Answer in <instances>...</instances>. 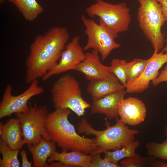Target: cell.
Masks as SVG:
<instances>
[{"label":"cell","mask_w":167,"mask_h":167,"mask_svg":"<svg viewBox=\"0 0 167 167\" xmlns=\"http://www.w3.org/2000/svg\"><path fill=\"white\" fill-rule=\"evenodd\" d=\"M65 27H54L44 35L36 36L26 61V82L42 78L60 59L69 38Z\"/></svg>","instance_id":"cell-1"},{"label":"cell","mask_w":167,"mask_h":167,"mask_svg":"<svg viewBox=\"0 0 167 167\" xmlns=\"http://www.w3.org/2000/svg\"><path fill=\"white\" fill-rule=\"evenodd\" d=\"M71 112L68 109H56L48 113L45 128L51 140L62 150L92 154L97 149L95 139L84 137L76 132L68 118Z\"/></svg>","instance_id":"cell-2"},{"label":"cell","mask_w":167,"mask_h":167,"mask_svg":"<svg viewBox=\"0 0 167 167\" xmlns=\"http://www.w3.org/2000/svg\"><path fill=\"white\" fill-rule=\"evenodd\" d=\"M116 119V123L112 126L106 121V128L102 131L94 129L84 118L78 123V130L79 133L95 136L97 149L92 155L118 149L134 141L135 135L138 134L139 131L130 129L121 119L117 117Z\"/></svg>","instance_id":"cell-3"},{"label":"cell","mask_w":167,"mask_h":167,"mask_svg":"<svg viewBox=\"0 0 167 167\" xmlns=\"http://www.w3.org/2000/svg\"><path fill=\"white\" fill-rule=\"evenodd\" d=\"M51 93L55 109H69L78 117L84 116L91 106L82 97L79 81L69 74L63 75L53 84Z\"/></svg>","instance_id":"cell-4"},{"label":"cell","mask_w":167,"mask_h":167,"mask_svg":"<svg viewBox=\"0 0 167 167\" xmlns=\"http://www.w3.org/2000/svg\"><path fill=\"white\" fill-rule=\"evenodd\" d=\"M139 4L137 18L139 26L151 42L153 54L159 53L163 47L165 34L161 27L166 20L160 4L156 0H137Z\"/></svg>","instance_id":"cell-5"},{"label":"cell","mask_w":167,"mask_h":167,"mask_svg":"<svg viewBox=\"0 0 167 167\" xmlns=\"http://www.w3.org/2000/svg\"><path fill=\"white\" fill-rule=\"evenodd\" d=\"M95 1L86 9L89 17H98L99 21L114 33L128 30L131 19L130 9L126 2L113 4L103 0Z\"/></svg>","instance_id":"cell-6"},{"label":"cell","mask_w":167,"mask_h":167,"mask_svg":"<svg viewBox=\"0 0 167 167\" xmlns=\"http://www.w3.org/2000/svg\"><path fill=\"white\" fill-rule=\"evenodd\" d=\"M29 105L28 110L15 113L20 123L24 144L28 146L36 144L42 138L51 140L45 128L49 113L47 107L38 106L36 103L33 106Z\"/></svg>","instance_id":"cell-7"},{"label":"cell","mask_w":167,"mask_h":167,"mask_svg":"<svg viewBox=\"0 0 167 167\" xmlns=\"http://www.w3.org/2000/svg\"><path fill=\"white\" fill-rule=\"evenodd\" d=\"M81 18L87 37V42L83 47L84 51L93 49L99 53L101 61H104L112 51L120 47V44L115 41L118 34L113 32L101 22L98 24L84 15Z\"/></svg>","instance_id":"cell-8"},{"label":"cell","mask_w":167,"mask_h":167,"mask_svg":"<svg viewBox=\"0 0 167 167\" xmlns=\"http://www.w3.org/2000/svg\"><path fill=\"white\" fill-rule=\"evenodd\" d=\"M12 86L7 85L0 104V118L11 116L13 113H23L28 110V101L33 97L40 95L44 91L37 79L30 84L28 88L22 93L16 96L12 94Z\"/></svg>","instance_id":"cell-9"},{"label":"cell","mask_w":167,"mask_h":167,"mask_svg":"<svg viewBox=\"0 0 167 167\" xmlns=\"http://www.w3.org/2000/svg\"><path fill=\"white\" fill-rule=\"evenodd\" d=\"M79 39V36L74 37L66 45L59 61L42 78L43 81L47 80L53 75L73 70L75 66L84 60L85 53L80 44Z\"/></svg>","instance_id":"cell-10"},{"label":"cell","mask_w":167,"mask_h":167,"mask_svg":"<svg viewBox=\"0 0 167 167\" xmlns=\"http://www.w3.org/2000/svg\"><path fill=\"white\" fill-rule=\"evenodd\" d=\"M167 62V53L163 51L153 54L142 74L125 86L127 93L142 92L149 88L150 82L156 79L159 74V70Z\"/></svg>","instance_id":"cell-11"},{"label":"cell","mask_w":167,"mask_h":167,"mask_svg":"<svg viewBox=\"0 0 167 167\" xmlns=\"http://www.w3.org/2000/svg\"><path fill=\"white\" fill-rule=\"evenodd\" d=\"M73 70L83 73L90 81L115 77L109 72L108 66L101 63L100 54L94 50L86 53L84 60L75 66Z\"/></svg>","instance_id":"cell-12"},{"label":"cell","mask_w":167,"mask_h":167,"mask_svg":"<svg viewBox=\"0 0 167 167\" xmlns=\"http://www.w3.org/2000/svg\"><path fill=\"white\" fill-rule=\"evenodd\" d=\"M147 110L144 104L134 97L123 99L119 107L118 115L125 124L131 126L138 125L145 119Z\"/></svg>","instance_id":"cell-13"},{"label":"cell","mask_w":167,"mask_h":167,"mask_svg":"<svg viewBox=\"0 0 167 167\" xmlns=\"http://www.w3.org/2000/svg\"><path fill=\"white\" fill-rule=\"evenodd\" d=\"M126 93L124 88L93 101L91 107V113L103 114L109 120L116 118L118 115L120 104Z\"/></svg>","instance_id":"cell-14"},{"label":"cell","mask_w":167,"mask_h":167,"mask_svg":"<svg viewBox=\"0 0 167 167\" xmlns=\"http://www.w3.org/2000/svg\"><path fill=\"white\" fill-rule=\"evenodd\" d=\"M91 154H88L78 151L67 152L62 150L61 152L57 151L48 159V163L58 161L68 167H89L92 159Z\"/></svg>","instance_id":"cell-15"},{"label":"cell","mask_w":167,"mask_h":167,"mask_svg":"<svg viewBox=\"0 0 167 167\" xmlns=\"http://www.w3.org/2000/svg\"><path fill=\"white\" fill-rule=\"evenodd\" d=\"M125 88L115 76L113 78L90 81L87 91L93 101Z\"/></svg>","instance_id":"cell-16"},{"label":"cell","mask_w":167,"mask_h":167,"mask_svg":"<svg viewBox=\"0 0 167 167\" xmlns=\"http://www.w3.org/2000/svg\"><path fill=\"white\" fill-rule=\"evenodd\" d=\"M1 139L11 149L20 150L24 144L22 129L17 118H11L3 125Z\"/></svg>","instance_id":"cell-17"},{"label":"cell","mask_w":167,"mask_h":167,"mask_svg":"<svg viewBox=\"0 0 167 167\" xmlns=\"http://www.w3.org/2000/svg\"><path fill=\"white\" fill-rule=\"evenodd\" d=\"M28 149L32 154L35 167H48V159L56 151L54 142L43 138L37 144L28 146Z\"/></svg>","instance_id":"cell-18"},{"label":"cell","mask_w":167,"mask_h":167,"mask_svg":"<svg viewBox=\"0 0 167 167\" xmlns=\"http://www.w3.org/2000/svg\"><path fill=\"white\" fill-rule=\"evenodd\" d=\"M13 3L27 21H32L43 12V9L36 0H0V4L5 1Z\"/></svg>","instance_id":"cell-19"},{"label":"cell","mask_w":167,"mask_h":167,"mask_svg":"<svg viewBox=\"0 0 167 167\" xmlns=\"http://www.w3.org/2000/svg\"><path fill=\"white\" fill-rule=\"evenodd\" d=\"M140 145L139 140L134 141L122 148L112 151L105 152L104 159L116 165L121 160L133 156L136 153V149Z\"/></svg>","instance_id":"cell-20"},{"label":"cell","mask_w":167,"mask_h":167,"mask_svg":"<svg viewBox=\"0 0 167 167\" xmlns=\"http://www.w3.org/2000/svg\"><path fill=\"white\" fill-rule=\"evenodd\" d=\"M19 151L11 149L0 139V152L2 157L0 159V167H20V163L18 158Z\"/></svg>","instance_id":"cell-21"},{"label":"cell","mask_w":167,"mask_h":167,"mask_svg":"<svg viewBox=\"0 0 167 167\" xmlns=\"http://www.w3.org/2000/svg\"><path fill=\"white\" fill-rule=\"evenodd\" d=\"M150 58L147 59L135 58L125 63L127 83H130L139 77L144 71Z\"/></svg>","instance_id":"cell-22"},{"label":"cell","mask_w":167,"mask_h":167,"mask_svg":"<svg viewBox=\"0 0 167 167\" xmlns=\"http://www.w3.org/2000/svg\"><path fill=\"white\" fill-rule=\"evenodd\" d=\"M155 158L149 156L143 157L136 154L133 156L122 159L119 164L120 167H150Z\"/></svg>","instance_id":"cell-23"},{"label":"cell","mask_w":167,"mask_h":167,"mask_svg":"<svg viewBox=\"0 0 167 167\" xmlns=\"http://www.w3.org/2000/svg\"><path fill=\"white\" fill-rule=\"evenodd\" d=\"M145 148L149 156L167 161V139L162 143L148 142Z\"/></svg>","instance_id":"cell-24"},{"label":"cell","mask_w":167,"mask_h":167,"mask_svg":"<svg viewBox=\"0 0 167 167\" xmlns=\"http://www.w3.org/2000/svg\"><path fill=\"white\" fill-rule=\"evenodd\" d=\"M126 62L124 60L115 58L112 61L110 65L108 66L109 72L117 78L124 87L127 83L125 69V65Z\"/></svg>","instance_id":"cell-25"},{"label":"cell","mask_w":167,"mask_h":167,"mask_svg":"<svg viewBox=\"0 0 167 167\" xmlns=\"http://www.w3.org/2000/svg\"><path fill=\"white\" fill-rule=\"evenodd\" d=\"M100 154H96L92 155V159L89 167H120L119 165L114 164L102 158Z\"/></svg>","instance_id":"cell-26"},{"label":"cell","mask_w":167,"mask_h":167,"mask_svg":"<svg viewBox=\"0 0 167 167\" xmlns=\"http://www.w3.org/2000/svg\"><path fill=\"white\" fill-rule=\"evenodd\" d=\"M163 82H167V64L157 77L152 81V83L154 86H156Z\"/></svg>","instance_id":"cell-27"},{"label":"cell","mask_w":167,"mask_h":167,"mask_svg":"<svg viewBox=\"0 0 167 167\" xmlns=\"http://www.w3.org/2000/svg\"><path fill=\"white\" fill-rule=\"evenodd\" d=\"M20 154L22 159V167H31L32 166V162L29 161L28 158L26 151L24 149H22L20 152Z\"/></svg>","instance_id":"cell-28"},{"label":"cell","mask_w":167,"mask_h":167,"mask_svg":"<svg viewBox=\"0 0 167 167\" xmlns=\"http://www.w3.org/2000/svg\"><path fill=\"white\" fill-rule=\"evenodd\" d=\"M160 4L163 16L167 20V0H156Z\"/></svg>","instance_id":"cell-29"},{"label":"cell","mask_w":167,"mask_h":167,"mask_svg":"<svg viewBox=\"0 0 167 167\" xmlns=\"http://www.w3.org/2000/svg\"><path fill=\"white\" fill-rule=\"evenodd\" d=\"M150 167H167V163L160 161H154L151 164Z\"/></svg>","instance_id":"cell-30"},{"label":"cell","mask_w":167,"mask_h":167,"mask_svg":"<svg viewBox=\"0 0 167 167\" xmlns=\"http://www.w3.org/2000/svg\"><path fill=\"white\" fill-rule=\"evenodd\" d=\"M3 124L2 122H1L0 123V135H1L2 133L3 129Z\"/></svg>","instance_id":"cell-31"},{"label":"cell","mask_w":167,"mask_h":167,"mask_svg":"<svg viewBox=\"0 0 167 167\" xmlns=\"http://www.w3.org/2000/svg\"><path fill=\"white\" fill-rule=\"evenodd\" d=\"M165 41L167 42V38L165 40ZM162 51L164 53H167V43L166 45L163 49Z\"/></svg>","instance_id":"cell-32"},{"label":"cell","mask_w":167,"mask_h":167,"mask_svg":"<svg viewBox=\"0 0 167 167\" xmlns=\"http://www.w3.org/2000/svg\"><path fill=\"white\" fill-rule=\"evenodd\" d=\"M165 135L167 136V125L165 128Z\"/></svg>","instance_id":"cell-33"},{"label":"cell","mask_w":167,"mask_h":167,"mask_svg":"<svg viewBox=\"0 0 167 167\" xmlns=\"http://www.w3.org/2000/svg\"></svg>","instance_id":"cell-34"}]
</instances>
